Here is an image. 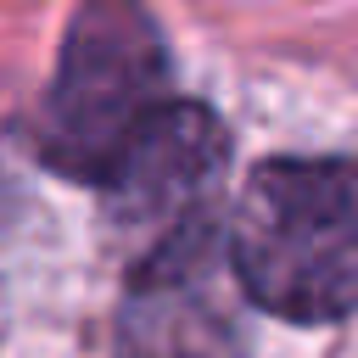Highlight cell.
<instances>
[{"label": "cell", "mask_w": 358, "mask_h": 358, "mask_svg": "<svg viewBox=\"0 0 358 358\" xmlns=\"http://www.w3.org/2000/svg\"><path fill=\"white\" fill-rule=\"evenodd\" d=\"M168 50L140 0H84L39 112V151L56 173L101 185L129 134L168 101Z\"/></svg>", "instance_id": "cell-2"}, {"label": "cell", "mask_w": 358, "mask_h": 358, "mask_svg": "<svg viewBox=\"0 0 358 358\" xmlns=\"http://www.w3.org/2000/svg\"><path fill=\"white\" fill-rule=\"evenodd\" d=\"M229 162V134L224 123L196 106V101H162L117 151L106 168V213L123 235L140 241V252L179 224L213 213L218 179Z\"/></svg>", "instance_id": "cell-4"}, {"label": "cell", "mask_w": 358, "mask_h": 358, "mask_svg": "<svg viewBox=\"0 0 358 358\" xmlns=\"http://www.w3.org/2000/svg\"><path fill=\"white\" fill-rule=\"evenodd\" d=\"M117 358H246V285L218 213L140 252L117 308Z\"/></svg>", "instance_id": "cell-3"}, {"label": "cell", "mask_w": 358, "mask_h": 358, "mask_svg": "<svg viewBox=\"0 0 358 358\" xmlns=\"http://www.w3.org/2000/svg\"><path fill=\"white\" fill-rule=\"evenodd\" d=\"M229 257L263 313L330 324L358 302V168L341 157L263 162L229 218Z\"/></svg>", "instance_id": "cell-1"}]
</instances>
